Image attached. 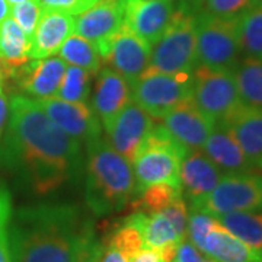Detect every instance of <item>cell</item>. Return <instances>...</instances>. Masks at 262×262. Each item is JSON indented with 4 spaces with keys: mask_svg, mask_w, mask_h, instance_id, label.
Returning a JSON list of instances; mask_svg holds the SVG:
<instances>
[{
    "mask_svg": "<svg viewBox=\"0 0 262 262\" xmlns=\"http://www.w3.org/2000/svg\"><path fill=\"white\" fill-rule=\"evenodd\" d=\"M82 146L50 120L38 101L27 95L9 99L0 163L35 194H51L80 175Z\"/></svg>",
    "mask_w": 262,
    "mask_h": 262,
    "instance_id": "6da1fadb",
    "label": "cell"
},
{
    "mask_svg": "<svg viewBox=\"0 0 262 262\" xmlns=\"http://www.w3.org/2000/svg\"><path fill=\"white\" fill-rule=\"evenodd\" d=\"M94 229L80 208L70 203L20 207L10 220L12 262H76Z\"/></svg>",
    "mask_w": 262,
    "mask_h": 262,
    "instance_id": "7a4b0ae2",
    "label": "cell"
},
{
    "mask_svg": "<svg viewBox=\"0 0 262 262\" xmlns=\"http://www.w3.org/2000/svg\"><path fill=\"white\" fill-rule=\"evenodd\" d=\"M86 146L84 200L95 215L121 211L136 196L131 163L102 136Z\"/></svg>",
    "mask_w": 262,
    "mask_h": 262,
    "instance_id": "3957f363",
    "label": "cell"
},
{
    "mask_svg": "<svg viewBox=\"0 0 262 262\" xmlns=\"http://www.w3.org/2000/svg\"><path fill=\"white\" fill-rule=\"evenodd\" d=\"M188 150L169 134L162 124H156L143 141L133 162L136 178V196L144 188L156 184H168L181 188L179 169Z\"/></svg>",
    "mask_w": 262,
    "mask_h": 262,
    "instance_id": "277c9868",
    "label": "cell"
},
{
    "mask_svg": "<svg viewBox=\"0 0 262 262\" xmlns=\"http://www.w3.org/2000/svg\"><path fill=\"white\" fill-rule=\"evenodd\" d=\"M196 61L195 15L177 8L172 22L160 39L151 46L150 73H192Z\"/></svg>",
    "mask_w": 262,
    "mask_h": 262,
    "instance_id": "5b68a950",
    "label": "cell"
},
{
    "mask_svg": "<svg viewBox=\"0 0 262 262\" xmlns=\"http://www.w3.org/2000/svg\"><path fill=\"white\" fill-rule=\"evenodd\" d=\"M195 31L198 66L233 72L242 54L236 19L214 18L200 12L195 15Z\"/></svg>",
    "mask_w": 262,
    "mask_h": 262,
    "instance_id": "8992f818",
    "label": "cell"
},
{
    "mask_svg": "<svg viewBox=\"0 0 262 262\" xmlns=\"http://www.w3.org/2000/svg\"><path fill=\"white\" fill-rule=\"evenodd\" d=\"M192 101L213 124H223L242 105L233 72L196 66L192 72Z\"/></svg>",
    "mask_w": 262,
    "mask_h": 262,
    "instance_id": "52a82bcc",
    "label": "cell"
},
{
    "mask_svg": "<svg viewBox=\"0 0 262 262\" xmlns=\"http://www.w3.org/2000/svg\"><path fill=\"white\" fill-rule=\"evenodd\" d=\"M192 99V73L144 72L131 86V101L155 120H162L179 103Z\"/></svg>",
    "mask_w": 262,
    "mask_h": 262,
    "instance_id": "ba28073f",
    "label": "cell"
},
{
    "mask_svg": "<svg viewBox=\"0 0 262 262\" xmlns=\"http://www.w3.org/2000/svg\"><path fill=\"white\" fill-rule=\"evenodd\" d=\"M206 211L213 217L262 210V175L225 173L217 187L195 206L189 207Z\"/></svg>",
    "mask_w": 262,
    "mask_h": 262,
    "instance_id": "9c48e42d",
    "label": "cell"
},
{
    "mask_svg": "<svg viewBox=\"0 0 262 262\" xmlns=\"http://www.w3.org/2000/svg\"><path fill=\"white\" fill-rule=\"evenodd\" d=\"M96 48L102 61L121 75L131 86L149 67L151 46L124 24L113 37L98 44Z\"/></svg>",
    "mask_w": 262,
    "mask_h": 262,
    "instance_id": "30bf717a",
    "label": "cell"
},
{
    "mask_svg": "<svg viewBox=\"0 0 262 262\" xmlns=\"http://www.w3.org/2000/svg\"><path fill=\"white\" fill-rule=\"evenodd\" d=\"M156 125L155 118L131 101L105 128L106 140L121 156L134 162L143 141Z\"/></svg>",
    "mask_w": 262,
    "mask_h": 262,
    "instance_id": "8fae6325",
    "label": "cell"
},
{
    "mask_svg": "<svg viewBox=\"0 0 262 262\" xmlns=\"http://www.w3.org/2000/svg\"><path fill=\"white\" fill-rule=\"evenodd\" d=\"M175 10L173 0H125L124 25L155 46L168 29Z\"/></svg>",
    "mask_w": 262,
    "mask_h": 262,
    "instance_id": "7c38bea8",
    "label": "cell"
},
{
    "mask_svg": "<svg viewBox=\"0 0 262 262\" xmlns=\"http://www.w3.org/2000/svg\"><path fill=\"white\" fill-rule=\"evenodd\" d=\"M38 103L51 121L82 144L101 137L99 118L86 102H67L58 98H48L38 101Z\"/></svg>",
    "mask_w": 262,
    "mask_h": 262,
    "instance_id": "4fadbf2b",
    "label": "cell"
},
{
    "mask_svg": "<svg viewBox=\"0 0 262 262\" xmlns=\"http://www.w3.org/2000/svg\"><path fill=\"white\" fill-rule=\"evenodd\" d=\"M162 125L173 140L187 150L203 149L214 124L201 113L192 99L179 103L162 118Z\"/></svg>",
    "mask_w": 262,
    "mask_h": 262,
    "instance_id": "5bb4252c",
    "label": "cell"
},
{
    "mask_svg": "<svg viewBox=\"0 0 262 262\" xmlns=\"http://www.w3.org/2000/svg\"><path fill=\"white\" fill-rule=\"evenodd\" d=\"M66 69L67 63L61 57H47L28 61L15 73L13 79L27 96L41 101L56 96Z\"/></svg>",
    "mask_w": 262,
    "mask_h": 262,
    "instance_id": "9a60e30c",
    "label": "cell"
},
{
    "mask_svg": "<svg viewBox=\"0 0 262 262\" xmlns=\"http://www.w3.org/2000/svg\"><path fill=\"white\" fill-rule=\"evenodd\" d=\"M222 177L223 172L201 149L188 150L181 162L179 184L182 195L189 201V207L203 201L217 187Z\"/></svg>",
    "mask_w": 262,
    "mask_h": 262,
    "instance_id": "2e32d148",
    "label": "cell"
},
{
    "mask_svg": "<svg viewBox=\"0 0 262 262\" xmlns=\"http://www.w3.org/2000/svg\"><path fill=\"white\" fill-rule=\"evenodd\" d=\"M125 0H99L75 18V34L98 46L121 28Z\"/></svg>",
    "mask_w": 262,
    "mask_h": 262,
    "instance_id": "e0dca14e",
    "label": "cell"
},
{
    "mask_svg": "<svg viewBox=\"0 0 262 262\" xmlns=\"http://www.w3.org/2000/svg\"><path fill=\"white\" fill-rule=\"evenodd\" d=\"M96 76L92 110L105 130L131 102V84L110 67L101 69Z\"/></svg>",
    "mask_w": 262,
    "mask_h": 262,
    "instance_id": "ac0fdd59",
    "label": "cell"
},
{
    "mask_svg": "<svg viewBox=\"0 0 262 262\" xmlns=\"http://www.w3.org/2000/svg\"><path fill=\"white\" fill-rule=\"evenodd\" d=\"M72 34H75V16L51 10L42 12L31 39L29 58L39 60L53 57Z\"/></svg>",
    "mask_w": 262,
    "mask_h": 262,
    "instance_id": "d6986e66",
    "label": "cell"
},
{
    "mask_svg": "<svg viewBox=\"0 0 262 262\" xmlns=\"http://www.w3.org/2000/svg\"><path fill=\"white\" fill-rule=\"evenodd\" d=\"M203 149L222 172L245 173L252 170V165L246 159L244 150L226 124H215Z\"/></svg>",
    "mask_w": 262,
    "mask_h": 262,
    "instance_id": "ffe728a7",
    "label": "cell"
},
{
    "mask_svg": "<svg viewBox=\"0 0 262 262\" xmlns=\"http://www.w3.org/2000/svg\"><path fill=\"white\" fill-rule=\"evenodd\" d=\"M226 124L252 168L262 169V111L241 105Z\"/></svg>",
    "mask_w": 262,
    "mask_h": 262,
    "instance_id": "44dd1931",
    "label": "cell"
},
{
    "mask_svg": "<svg viewBox=\"0 0 262 262\" xmlns=\"http://www.w3.org/2000/svg\"><path fill=\"white\" fill-rule=\"evenodd\" d=\"M198 249L214 262H262L261 256L227 232L220 223L206 234Z\"/></svg>",
    "mask_w": 262,
    "mask_h": 262,
    "instance_id": "7402d4cb",
    "label": "cell"
},
{
    "mask_svg": "<svg viewBox=\"0 0 262 262\" xmlns=\"http://www.w3.org/2000/svg\"><path fill=\"white\" fill-rule=\"evenodd\" d=\"M31 39L12 18L0 24V61L6 79L12 77L19 69L29 61Z\"/></svg>",
    "mask_w": 262,
    "mask_h": 262,
    "instance_id": "603a6c76",
    "label": "cell"
},
{
    "mask_svg": "<svg viewBox=\"0 0 262 262\" xmlns=\"http://www.w3.org/2000/svg\"><path fill=\"white\" fill-rule=\"evenodd\" d=\"M241 103L262 111V60L245 57L233 69Z\"/></svg>",
    "mask_w": 262,
    "mask_h": 262,
    "instance_id": "cb8c5ba5",
    "label": "cell"
},
{
    "mask_svg": "<svg viewBox=\"0 0 262 262\" xmlns=\"http://www.w3.org/2000/svg\"><path fill=\"white\" fill-rule=\"evenodd\" d=\"M227 232L262 258V213L239 211L215 217Z\"/></svg>",
    "mask_w": 262,
    "mask_h": 262,
    "instance_id": "d4e9b609",
    "label": "cell"
},
{
    "mask_svg": "<svg viewBox=\"0 0 262 262\" xmlns=\"http://www.w3.org/2000/svg\"><path fill=\"white\" fill-rule=\"evenodd\" d=\"M58 54L66 63L80 67L92 75H96L102 69V58L96 46L77 34H72L66 39L58 50Z\"/></svg>",
    "mask_w": 262,
    "mask_h": 262,
    "instance_id": "484cf974",
    "label": "cell"
},
{
    "mask_svg": "<svg viewBox=\"0 0 262 262\" xmlns=\"http://www.w3.org/2000/svg\"><path fill=\"white\" fill-rule=\"evenodd\" d=\"M241 50L246 57L262 60V8L251 6L236 18Z\"/></svg>",
    "mask_w": 262,
    "mask_h": 262,
    "instance_id": "4316f807",
    "label": "cell"
},
{
    "mask_svg": "<svg viewBox=\"0 0 262 262\" xmlns=\"http://www.w3.org/2000/svg\"><path fill=\"white\" fill-rule=\"evenodd\" d=\"M144 215L146 213L143 211H136L134 214L128 215L121 225L114 230V233L111 234L106 244L115 248L117 251H120L128 261L144 248V241H143V233H141V225H143Z\"/></svg>",
    "mask_w": 262,
    "mask_h": 262,
    "instance_id": "83f0119b",
    "label": "cell"
},
{
    "mask_svg": "<svg viewBox=\"0 0 262 262\" xmlns=\"http://www.w3.org/2000/svg\"><path fill=\"white\" fill-rule=\"evenodd\" d=\"M141 233H143L144 248L149 249H158L163 245L181 242L178 233L175 232L172 223L163 213L144 215Z\"/></svg>",
    "mask_w": 262,
    "mask_h": 262,
    "instance_id": "f1b7e54d",
    "label": "cell"
},
{
    "mask_svg": "<svg viewBox=\"0 0 262 262\" xmlns=\"http://www.w3.org/2000/svg\"><path fill=\"white\" fill-rule=\"evenodd\" d=\"M178 196H182L181 188L172 187L168 184H156L144 188L133 201V207L137 211H143L146 214L162 213Z\"/></svg>",
    "mask_w": 262,
    "mask_h": 262,
    "instance_id": "f546056e",
    "label": "cell"
},
{
    "mask_svg": "<svg viewBox=\"0 0 262 262\" xmlns=\"http://www.w3.org/2000/svg\"><path fill=\"white\" fill-rule=\"evenodd\" d=\"M92 73L76 66H67L64 77L54 98L67 102H86L91 94Z\"/></svg>",
    "mask_w": 262,
    "mask_h": 262,
    "instance_id": "4dcf8cb0",
    "label": "cell"
},
{
    "mask_svg": "<svg viewBox=\"0 0 262 262\" xmlns=\"http://www.w3.org/2000/svg\"><path fill=\"white\" fill-rule=\"evenodd\" d=\"M12 215V195L8 188L0 185V262H12L9 236Z\"/></svg>",
    "mask_w": 262,
    "mask_h": 262,
    "instance_id": "1f68e13d",
    "label": "cell"
},
{
    "mask_svg": "<svg viewBox=\"0 0 262 262\" xmlns=\"http://www.w3.org/2000/svg\"><path fill=\"white\" fill-rule=\"evenodd\" d=\"M9 16L18 24V27L24 31V34L29 39H32L38 22L42 16V9L37 3V0H29L25 3L13 5L10 8Z\"/></svg>",
    "mask_w": 262,
    "mask_h": 262,
    "instance_id": "d6a6232c",
    "label": "cell"
},
{
    "mask_svg": "<svg viewBox=\"0 0 262 262\" xmlns=\"http://www.w3.org/2000/svg\"><path fill=\"white\" fill-rule=\"evenodd\" d=\"M251 6L252 0H204L200 12L214 18L236 19Z\"/></svg>",
    "mask_w": 262,
    "mask_h": 262,
    "instance_id": "836d02e7",
    "label": "cell"
},
{
    "mask_svg": "<svg viewBox=\"0 0 262 262\" xmlns=\"http://www.w3.org/2000/svg\"><path fill=\"white\" fill-rule=\"evenodd\" d=\"M99 0H37L42 12H61L70 16H77L84 10L91 9Z\"/></svg>",
    "mask_w": 262,
    "mask_h": 262,
    "instance_id": "e575fe53",
    "label": "cell"
},
{
    "mask_svg": "<svg viewBox=\"0 0 262 262\" xmlns=\"http://www.w3.org/2000/svg\"><path fill=\"white\" fill-rule=\"evenodd\" d=\"M163 214L169 219V222L172 223L175 232L178 233L179 239L184 241L187 237V225H188V207L184 195L178 196L175 201H172L163 211Z\"/></svg>",
    "mask_w": 262,
    "mask_h": 262,
    "instance_id": "d590c367",
    "label": "cell"
},
{
    "mask_svg": "<svg viewBox=\"0 0 262 262\" xmlns=\"http://www.w3.org/2000/svg\"><path fill=\"white\" fill-rule=\"evenodd\" d=\"M101 252H102V244L96 239L94 229L86 236L76 262H99Z\"/></svg>",
    "mask_w": 262,
    "mask_h": 262,
    "instance_id": "8d00e7d4",
    "label": "cell"
},
{
    "mask_svg": "<svg viewBox=\"0 0 262 262\" xmlns=\"http://www.w3.org/2000/svg\"><path fill=\"white\" fill-rule=\"evenodd\" d=\"M175 262H210V258H207L204 253L185 237L179 242Z\"/></svg>",
    "mask_w": 262,
    "mask_h": 262,
    "instance_id": "74e56055",
    "label": "cell"
},
{
    "mask_svg": "<svg viewBox=\"0 0 262 262\" xmlns=\"http://www.w3.org/2000/svg\"><path fill=\"white\" fill-rule=\"evenodd\" d=\"M8 117H9V99L5 92V84L0 80V139L3 136L5 127H6Z\"/></svg>",
    "mask_w": 262,
    "mask_h": 262,
    "instance_id": "f35d334b",
    "label": "cell"
},
{
    "mask_svg": "<svg viewBox=\"0 0 262 262\" xmlns=\"http://www.w3.org/2000/svg\"><path fill=\"white\" fill-rule=\"evenodd\" d=\"M178 245L179 244H168L160 246L158 249H153L159 262H175L177 261V252H178Z\"/></svg>",
    "mask_w": 262,
    "mask_h": 262,
    "instance_id": "ab89813d",
    "label": "cell"
},
{
    "mask_svg": "<svg viewBox=\"0 0 262 262\" xmlns=\"http://www.w3.org/2000/svg\"><path fill=\"white\" fill-rule=\"evenodd\" d=\"M99 262H128V259L115 248L102 244V252L99 256Z\"/></svg>",
    "mask_w": 262,
    "mask_h": 262,
    "instance_id": "60d3db41",
    "label": "cell"
},
{
    "mask_svg": "<svg viewBox=\"0 0 262 262\" xmlns=\"http://www.w3.org/2000/svg\"><path fill=\"white\" fill-rule=\"evenodd\" d=\"M203 3H204V0H178L177 8L185 10L191 15H196L201 10Z\"/></svg>",
    "mask_w": 262,
    "mask_h": 262,
    "instance_id": "b9f144b4",
    "label": "cell"
},
{
    "mask_svg": "<svg viewBox=\"0 0 262 262\" xmlns=\"http://www.w3.org/2000/svg\"><path fill=\"white\" fill-rule=\"evenodd\" d=\"M128 262H159V259L153 249L143 248L140 252H137L133 258H130Z\"/></svg>",
    "mask_w": 262,
    "mask_h": 262,
    "instance_id": "7bdbcfd3",
    "label": "cell"
},
{
    "mask_svg": "<svg viewBox=\"0 0 262 262\" xmlns=\"http://www.w3.org/2000/svg\"><path fill=\"white\" fill-rule=\"evenodd\" d=\"M25 2H29V0H8L9 6H13V5H19V3H25Z\"/></svg>",
    "mask_w": 262,
    "mask_h": 262,
    "instance_id": "ee69618b",
    "label": "cell"
},
{
    "mask_svg": "<svg viewBox=\"0 0 262 262\" xmlns=\"http://www.w3.org/2000/svg\"><path fill=\"white\" fill-rule=\"evenodd\" d=\"M6 79V76H5V70H3V66H2V61H0V80L3 82Z\"/></svg>",
    "mask_w": 262,
    "mask_h": 262,
    "instance_id": "f6af8a7d",
    "label": "cell"
},
{
    "mask_svg": "<svg viewBox=\"0 0 262 262\" xmlns=\"http://www.w3.org/2000/svg\"><path fill=\"white\" fill-rule=\"evenodd\" d=\"M252 6H261L262 8V0H252Z\"/></svg>",
    "mask_w": 262,
    "mask_h": 262,
    "instance_id": "bcb514c9",
    "label": "cell"
}]
</instances>
